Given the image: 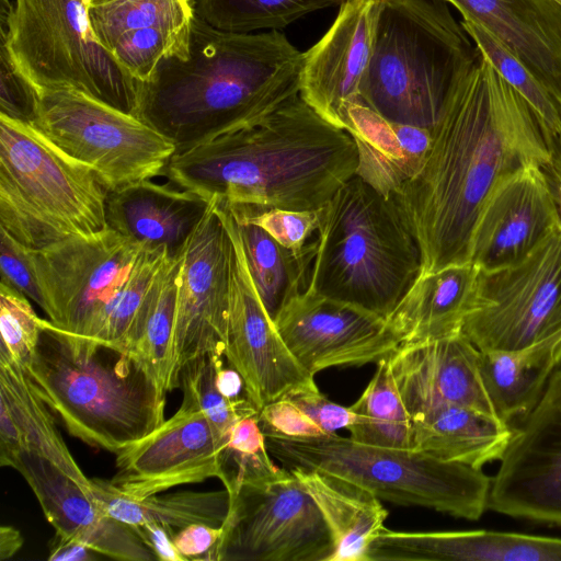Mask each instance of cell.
Listing matches in <instances>:
<instances>
[{
    "label": "cell",
    "instance_id": "obj_1",
    "mask_svg": "<svg viewBox=\"0 0 561 561\" xmlns=\"http://www.w3.org/2000/svg\"><path fill=\"white\" fill-rule=\"evenodd\" d=\"M549 161L536 114L480 53L432 129L421 169L391 195L419 242L420 276L470 262L474 227L495 187Z\"/></svg>",
    "mask_w": 561,
    "mask_h": 561
},
{
    "label": "cell",
    "instance_id": "obj_2",
    "mask_svg": "<svg viewBox=\"0 0 561 561\" xmlns=\"http://www.w3.org/2000/svg\"><path fill=\"white\" fill-rule=\"evenodd\" d=\"M357 147L297 94L262 117L175 151L163 175L230 206L319 210L353 176Z\"/></svg>",
    "mask_w": 561,
    "mask_h": 561
},
{
    "label": "cell",
    "instance_id": "obj_3",
    "mask_svg": "<svg viewBox=\"0 0 561 561\" xmlns=\"http://www.w3.org/2000/svg\"><path fill=\"white\" fill-rule=\"evenodd\" d=\"M302 58L279 31L227 32L196 14L188 56L163 59L140 82L136 116L183 150L299 94Z\"/></svg>",
    "mask_w": 561,
    "mask_h": 561
},
{
    "label": "cell",
    "instance_id": "obj_4",
    "mask_svg": "<svg viewBox=\"0 0 561 561\" xmlns=\"http://www.w3.org/2000/svg\"><path fill=\"white\" fill-rule=\"evenodd\" d=\"M41 325L24 368L70 435L118 454L165 420V394L131 355Z\"/></svg>",
    "mask_w": 561,
    "mask_h": 561
},
{
    "label": "cell",
    "instance_id": "obj_5",
    "mask_svg": "<svg viewBox=\"0 0 561 561\" xmlns=\"http://www.w3.org/2000/svg\"><path fill=\"white\" fill-rule=\"evenodd\" d=\"M308 287L388 319L419 278V242L392 197L358 176L320 209Z\"/></svg>",
    "mask_w": 561,
    "mask_h": 561
},
{
    "label": "cell",
    "instance_id": "obj_6",
    "mask_svg": "<svg viewBox=\"0 0 561 561\" xmlns=\"http://www.w3.org/2000/svg\"><path fill=\"white\" fill-rule=\"evenodd\" d=\"M479 56L445 0H382L359 96L391 122L432 130Z\"/></svg>",
    "mask_w": 561,
    "mask_h": 561
},
{
    "label": "cell",
    "instance_id": "obj_7",
    "mask_svg": "<svg viewBox=\"0 0 561 561\" xmlns=\"http://www.w3.org/2000/svg\"><path fill=\"white\" fill-rule=\"evenodd\" d=\"M263 433L271 456L287 469L328 472L362 485L380 500L468 520H478L488 510L492 478L482 469L413 448L365 444L337 433L314 437Z\"/></svg>",
    "mask_w": 561,
    "mask_h": 561
},
{
    "label": "cell",
    "instance_id": "obj_8",
    "mask_svg": "<svg viewBox=\"0 0 561 561\" xmlns=\"http://www.w3.org/2000/svg\"><path fill=\"white\" fill-rule=\"evenodd\" d=\"M108 190L31 125L0 115V229L28 249L107 228Z\"/></svg>",
    "mask_w": 561,
    "mask_h": 561
},
{
    "label": "cell",
    "instance_id": "obj_9",
    "mask_svg": "<svg viewBox=\"0 0 561 561\" xmlns=\"http://www.w3.org/2000/svg\"><path fill=\"white\" fill-rule=\"evenodd\" d=\"M0 30L38 91H78L136 116L140 82L99 43L82 0H1Z\"/></svg>",
    "mask_w": 561,
    "mask_h": 561
},
{
    "label": "cell",
    "instance_id": "obj_10",
    "mask_svg": "<svg viewBox=\"0 0 561 561\" xmlns=\"http://www.w3.org/2000/svg\"><path fill=\"white\" fill-rule=\"evenodd\" d=\"M108 191L163 175L172 140L137 116L73 90H42L30 124Z\"/></svg>",
    "mask_w": 561,
    "mask_h": 561
},
{
    "label": "cell",
    "instance_id": "obj_11",
    "mask_svg": "<svg viewBox=\"0 0 561 561\" xmlns=\"http://www.w3.org/2000/svg\"><path fill=\"white\" fill-rule=\"evenodd\" d=\"M461 332L481 352H520L561 336V226L520 262L479 270Z\"/></svg>",
    "mask_w": 561,
    "mask_h": 561
},
{
    "label": "cell",
    "instance_id": "obj_12",
    "mask_svg": "<svg viewBox=\"0 0 561 561\" xmlns=\"http://www.w3.org/2000/svg\"><path fill=\"white\" fill-rule=\"evenodd\" d=\"M145 245L107 227L39 249L25 247L49 322L65 334L92 340Z\"/></svg>",
    "mask_w": 561,
    "mask_h": 561
},
{
    "label": "cell",
    "instance_id": "obj_13",
    "mask_svg": "<svg viewBox=\"0 0 561 561\" xmlns=\"http://www.w3.org/2000/svg\"><path fill=\"white\" fill-rule=\"evenodd\" d=\"M230 500L216 561L331 560L327 523L289 469L242 484Z\"/></svg>",
    "mask_w": 561,
    "mask_h": 561
},
{
    "label": "cell",
    "instance_id": "obj_14",
    "mask_svg": "<svg viewBox=\"0 0 561 561\" xmlns=\"http://www.w3.org/2000/svg\"><path fill=\"white\" fill-rule=\"evenodd\" d=\"M214 199L231 238L224 356L243 378L248 397L260 412L314 379L291 355L260 298L232 210L225 202Z\"/></svg>",
    "mask_w": 561,
    "mask_h": 561
},
{
    "label": "cell",
    "instance_id": "obj_15",
    "mask_svg": "<svg viewBox=\"0 0 561 561\" xmlns=\"http://www.w3.org/2000/svg\"><path fill=\"white\" fill-rule=\"evenodd\" d=\"M488 508L561 527V367L535 409L512 428Z\"/></svg>",
    "mask_w": 561,
    "mask_h": 561
},
{
    "label": "cell",
    "instance_id": "obj_16",
    "mask_svg": "<svg viewBox=\"0 0 561 561\" xmlns=\"http://www.w3.org/2000/svg\"><path fill=\"white\" fill-rule=\"evenodd\" d=\"M231 238L211 198L180 251L173 350L175 374L205 355H224Z\"/></svg>",
    "mask_w": 561,
    "mask_h": 561
},
{
    "label": "cell",
    "instance_id": "obj_17",
    "mask_svg": "<svg viewBox=\"0 0 561 561\" xmlns=\"http://www.w3.org/2000/svg\"><path fill=\"white\" fill-rule=\"evenodd\" d=\"M274 323L291 355L313 377L332 367L378 364L401 345L382 317L310 287L289 299Z\"/></svg>",
    "mask_w": 561,
    "mask_h": 561
},
{
    "label": "cell",
    "instance_id": "obj_18",
    "mask_svg": "<svg viewBox=\"0 0 561 561\" xmlns=\"http://www.w3.org/2000/svg\"><path fill=\"white\" fill-rule=\"evenodd\" d=\"M226 437L192 403L156 430L116 454L111 483L128 496L144 499L170 489L220 479Z\"/></svg>",
    "mask_w": 561,
    "mask_h": 561
},
{
    "label": "cell",
    "instance_id": "obj_19",
    "mask_svg": "<svg viewBox=\"0 0 561 561\" xmlns=\"http://www.w3.org/2000/svg\"><path fill=\"white\" fill-rule=\"evenodd\" d=\"M559 226V207L542 168L526 167L488 198L473 230L470 262L481 271L514 265Z\"/></svg>",
    "mask_w": 561,
    "mask_h": 561
},
{
    "label": "cell",
    "instance_id": "obj_20",
    "mask_svg": "<svg viewBox=\"0 0 561 561\" xmlns=\"http://www.w3.org/2000/svg\"><path fill=\"white\" fill-rule=\"evenodd\" d=\"M195 0H105L88 7L104 49L138 82L167 58L188 56Z\"/></svg>",
    "mask_w": 561,
    "mask_h": 561
},
{
    "label": "cell",
    "instance_id": "obj_21",
    "mask_svg": "<svg viewBox=\"0 0 561 561\" xmlns=\"http://www.w3.org/2000/svg\"><path fill=\"white\" fill-rule=\"evenodd\" d=\"M381 1L346 0L324 35L304 53L299 95L336 127L342 128V106L360 94Z\"/></svg>",
    "mask_w": 561,
    "mask_h": 561
},
{
    "label": "cell",
    "instance_id": "obj_22",
    "mask_svg": "<svg viewBox=\"0 0 561 561\" xmlns=\"http://www.w3.org/2000/svg\"><path fill=\"white\" fill-rule=\"evenodd\" d=\"M11 468L26 480L56 535L113 559L156 560L129 526L108 515L88 491L47 459L23 449Z\"/></svg>",
    "mask_w": 561,
    "mask_h": 561
},
{
    "label": "cell",
    "instance_id": "obj_23",
    "mask_svg": "<svg viewBox=\"0 0 561 561\" xmlns=\"http://www.w3.org/2000/svg\"><path fill=\"white\" fill-rule=\"evenodd\" d=\"M479 356L480 351L461 331L401 344L389 364L411 417L443 403L495 415L482 382Z\"/></svg>",
    "mask_w": 561,
    "mask_h": 561
},
{
    "label": "cell",
    "instance_id": "obj_24",
    "mask_svg": "<svg viewBox=\"0 0 561 561\" xmlns=\"http://www.w3.org/2000/svg\"><path fill=\"white\" fill-rule=\"evenodd\" d=\"M484 27L551 93L561 108V4L557 0H445Z\"/></svg>",
    "mask_w": 561,
    "mask_h": 561
},
{
    "label": "cell",
    "instance_id": "obj_25",
    "mask_svg": "<svg viewBox=\"0 0 561 561\" xmlns=\"http://www.w3.org/2000/svg\"><path fill=\"white\" fill-rule=\"evenodd\" d=\"M561 561V538L493 530L383 528L368 561Z\"/></svg>",
    "mask_w": 561,
    "mask_h": 561
},
{
    "label": "cell",
    "instance_id": "obj_26",
    "mask_svg": "<svg viewBox=\"0 0 561 561\" xmlns=\"http://www.w3.org/2000/svg\"><path fill=\"white\" fill-rule=\"evenodd\" d=\"M208 199L195 192L151 180L108 191L105 205L107 227L150 247L180 252L203 218Z\"/></svg>",
    "mask_w": 561,
    "mask_h": 561
},
{
    "label": "cell",
    "instance_id": "obj_27",
    "mask_svg": "<svg viewBox=\"0 0 561 561\" xmlns=\"http://www.w3.org/2000/svg\"><path fill=\"white\" fill-rule=\"evenodd\" d=\"M340 119L357 147L356 176L388 197L416 174L431 148V129L391 122L360 96L342 106Z\"/></svg>",
    "mask_w": 561,
    "mask_h": 561
},
{
    "label": "cell",
    "instance_id": "obj_28",
    "mask_svg": "<svg viewBox=\"0 0 561 561\" xmlns=\"http://www.w3.org/2000/svg\"><path fill=\"white\" fill-rule=\"evenodd\" d=\"M511 436L510 424L469 407L435 404L412 416L411 448L474 469L501 460Z\"/></svg>",
    "mask_w": 561,
    "mask_h": 561
},
{
    "label": "cell",
    "instance_id": "obj_29",
    "mask_svg": "<svg viewBox=\"0 0 561 561\" xmlns=\"http://www.w3.org/2000/svg\"><path fill=\"white\" fill-rule=\"evenodd\" d=\"M478 274L479 268L468 262L419 276L387 319L401 344L460 332Z\"/></svg>",
    "mask_w": 561,
    "mask_h": 561
},
{
    "label": "cell",
    "instance_id": "obj_30",
    "mask_svg": "<svg viewBox=\"0 0 561 561\" xmlns=\"http://www.w3.org/2000/svg\"><path fill=\"white\" fill-rule=\"evenodd\" d=\"M312 496L333 541L330 561H368L373 541L385 528L387 510L374 493L316 469H289Z\"/></svg>",
    "mask_w": 561,
    "mask_h": 561
},
{
    "label": "cell",
    "instance_id": "obj_31",
    "mask_svg": "<svg viewBox=\"0 0 561 561\" xmlns=\"http://www.w3.org/2000/svg\"><path fill=\"white\" fill-rule=\"evenodd\" d=\"M561 365V336L520 352H481L479 368L495 415L511 425L540 401Z\"/></svg>",
    "mask_w": 561,
    "mask_h": 561
},
{
    "label": "cell",
    "instance_id": "obj_32",
    "mask_svg": "<svg viewBox=\"0 0 561 561\" xmlns=\"http://www.w3.org/2000/svg\"><path fill=\"white\" fill-rule=\"evenodd\" d=\"M89 493L108 515L130 528L147 522L170 526L175 530L193 524L221 527L231 505L227 489L157 493L136 499L119 491L110 480L99 478L91 479Z\"/></svg>",
    "mask_w": 561,
    "mask_h": 561
},
{
    "label": "cell",
    "instance_id": "obj_33",
    "mask_svg": "<svg viewBox=\"0 0 561 561\" xmlns=\"http://www.w3.org/2000/svg\"><path fill=\"white\" fill-rule=\"evenodd\" d=\"M0 400L4 401L23 436L25 449L54 463L85 491L89 479L64 442L53 414L25 368L0 353Z\"/></svg>",
    "mask_w": 561,
    "mask_h": 561
},
{
    "label": "cell",
    "instance_id": "obj_34",
    "mask_svg": "<svg viewBox=\"0 0 561 561\" xmlns=\"http://www.w3.org/2000/svg\"><path fill=\"white\" fill-rule=\"evenodd\" d=\"M180 252L175 255L169 254L141 309L136 333L128 350V354L165 396L179 387L173 350Z\"/></svg>",
    "mask_w": 561,
    "mask_h": 561
},
{
    "label": "cell",
    "instance_id": "obj_35",
    "mask_svg": "<svg viewBox=\"0 0 561 561\" xmlns=\"http://www.w3.org/2000/svg\"><path fill=\"white\" fill-rule=\"evenodd\" d=\"M236 219L252 279L274 321L285 304L308 287L317 241H310L302 253H296L261 227Z\"/></svg>",
    "mask_w": 561,
    "mask_h": 561
},
{
    "label": "cell",
    "instance_id": "obj_36",
    "mask_svg": "<svg viewBox=\"0 0 561 561\" xmlns=\"http://www.w3.org/2000/svg\"><path fill=\"white\" fill-rule=\"evenodd\" d=\"M350 409L353 420L347 430L354 440L411 448L412 417L393 379L389 358L377 364L373 378Z\"/></svg>",
    "mask_w": 561,
    "mask_h": 561
},
{
    "label": "cell",
    "instance_id": "obj_37",
    "mask_svg": "<svg viewBox=\"0 0 561 561\" xmlns=\"http://www.w3.org/2000/svg\"><path fill=\"white\" fill-rule=\"evenodd\" d=\"M346 0H195L197 14L211 26L234 33L280 30L318 10Z\"/></svg>",
    "mask_w": 561,
    "mask_h": 561
},
{
    "label": "cell",
    "instance_id": "obj_38",
    "mask_svg": "<svg viewBox=\"0 0 561 561\" xmlns=\"http://www.w3.org/2000/svg\"><path fill=\"white\" fill-rule=\"evenodd\" d=\"M169 254L165 247H144L128 279L107 307L96 334L88 341L127 353L141 309Z\"/></svg>",
    "mask_w": 561,
    "mask_h": 561
},
{
    "label": "cell",
    "instance_id": "obj_39",
    "mask_svg": "<svg viewBox=\"0 0 561 561\" xmlns=\"http://www.w3.org/2000/svg\"><path fill=\"white\" fill-rule=\"evenodd\" d=\"M460 23L479 51L529 104L549 146L561 131V108L554 98L528 68L484 27L467 20Z\"/></svg>",
    "mask_w": 561,
    "mask_h": 561
},
{
    "label": "cell",
    "instance_id": "obj_40",
    "mask_svg": "<svg viewBox=\"0 0 561 561\" xmlns=\"http://www.w3.org/2000/svg\"><path fill=\"white\" fill-rule=\"evenodd\" d=\"M224 355H205L186 364L180 373L179 387L183 399L199 409L228 437L231 427L241 419L257 416L254 404L244 399L231 401L216 387L217 363Z\"/></svg>",
    "mask_w": 561,
    "mask_h": 561
},
{
    "label": "cell",
    "instance_id": "obj_41",
    "mask_svg": "<svg viewBox=\"0 0 561 561\" xmlns=\"http://www.w3.org/2000/svg\"><path fill=\"white\" fill-rule=\"evenodd\" d=\"M41 332V318L30 299L0 282V353L25 367L36 350Z\"/></svg>",
    "mask_w": 561,
    "mask_h": 561
},
{
    "label": "cell",
    "instance_id": "obj_42",
    "mask_svg": "<svg viewBox=\"0 0 561 561\" xmlns=\"http://www.w3.org/2000/svg\"><path fill=\"white\" fill-rule=\"evenodd\" d=\"M227 204V203H226ZM234 216L264 229L285 248L302 253L320 222L319 210H288L256 206H230Z\"/></svg>",
    "mask_w": 561,
    "mask_h": 561
},
{
    "label": "cell",
    "instance_id": "obj_43",
    "mask_svg": "<svg viewBox=\"0 0 561 561\" xmlns=\"http://www.w3.org/2000/svg\"><path fill=\"white\" fill-rule=\"evenodd\" d=\"M0 115L31 124L37 113L39 91L19 68L7 43L0 47Z\"/></svg>",
    "mask_w": 561,
    "mask_h": 561
},
{
    "label": "cell",
    "instance_id": "obj_44",
    "mask_svg": "<svg viewBox=\"0 0 561 561\" xmlns=\"http://www.w3.org/2000/svg\"><path fill=\"white\" fill-rule=\"evenodd\" d=\"M287 399L310 417L324 435L337 433L351 425L353 414L350 407L331 401L320 392L316 382L291 390Z\"/></svg>",
    "mask_w": 561,
    "mask_h": 561
},
{
    "label": "cell",
    "instance_id": "obj_45",
    "mask_svg": "<svg viewBox=\"0 0 561 561\" xmlns=\"http://www.w3.org/2000/svg\"><path fill=\"white\" fill-rule=\"evenodd\" d=\"M0 270L1 282L11 285L42 308V296L25 247L3 229H0Z\"/></svg>",
    "mask_w": 561,
    "mask_h": 561
},
{
    "label": "cell",
    "instance_id": "obj_46",
    "mask_svg": "<svg viewBox=\"0 0 561 561\" xmlns=\"http://www.w3.org/2000/svg\"><path fill=\"white\" fill-rule=\"evenodd\" d=\"M262 431L289 437L324 435L321 428L299 408L285 398L265 405L257 414Z\"/></svg>",
    "mask_w": 561,
    "mask_h": 561
},
{
    "label": "cell",
    "instance_id": "obj_47",
    "mask_svg": "<svg viewBox=\"0 0 561 561\" xmlns=\"http://www.w3.org/2000/svg\"><path fill=\"white\" fill-rule=\"evenodd\" d=\"M222 534V526L193 524L175 531L173 541L187 560H215L216 549Z\"/></svg>",
    "mask_w": 561,
    "mask_h": 561
},
{
    "label": "cell",
    "instance_id": "obj_48",
    "mask_svg": "<svg viewBox=\"0 0 561 561\" xmlns=\"http://www.w3.org/2000/svg\"><path fill=\"white\" fill-rule=\"evenodd\" d=\"M131 529L153 553L156 560L187 561L173 541L174 528L154 522H147Z\"/></svg>",
    "mask_w": 561,
    "mask_h": 561
},
{
    "label": "cell",
    "instance_id": "obj_49",
    "mask_svg": "<svg viewBox=\"0 0 561 561\" xmlns=\"http://www.w3.org/2000/svg\"><path fill=\"white\" fill-rule=\"evenodd\" d=\"M23 449L25 445L21 431L5 402L0 400V465L11 467Z\"/></svg>",
    "mask_w": 561,
    "mask_h": 561
},
{
    "label": "cell",
    "instance_id": "obj_50",
    "mask_svg": "<svg viewBox=\"0 0 561 561\" xmlns=\"http://www.w3.org/2000/svg\"><path fill=\"white\" fill-rule=\"evenodd\" d=\"M215 382L219 392L231 401L249 399L243 378L230 365L226 367L222 357L217 363Z\"/></svg>",
    "mask_w": 561,
    "mask_h": 561
},
{
    "label": "cell",
    "instance_id": "obj_51",
    "mask_svg": "<svg viewBox=\"0 0 561 561\" xmlns=\"http://www.w3.org/2000/svg\"><path fill=\"white\" fill-rule=\"evenodd\" d=\"M93 553L96 552L78 540L66 539L58 535H55V538L49 545L48 560L90 561L95 558Z\"/></svg>",
    "mask_w": 561,
    "mask_h": 561
},
{
    "label": "cell",
    "instance_id": "obj_52",
    "mask_svg": "<svg viewBox=\"0 0 561 561\" xmlns=\"http://www.w3.org/2000/svg\"><path fill=\"white\" fill-rule=\"evenodd\" d=\"M548 147L550 161L542 170L550 184L561 216V131Z\"/></svg>",
    "mask_w": 561,
    "mask_h": 561
},
{
    "label": "cell",
    "instance_id": "obj_53",
    "mask_svg": "<svg viewBox=\"0 0 561 561\" xmlns=\"http://www.w3.org/2000/svg\"><path fill=\"white\" fill-rule=\"evenodd\" d=\"M23 546V538L20 531L3 525L0 527V560L13 557Z\"/></svg>",
    "mask_w": 561,
    "mask_h": 561
},
{
    "label": "cell",
    "instance_id": "obj_54",
    "mask_svg": "<svg viewBox=\"0 0 561 561\" xmlns=\"http://www.w3.org/2000/svg\"><path fill=\"white\" fill-rule=\"evenodd\" d=\"M82 1H83V3H84V4L87 5V8H88V7H90V5L96 4V3L102 2V1H105V0H82Z\"/></svg>",
    "mask_w": 561,
    "mask_h": 561
},
{
    "label": "cell",
    "instance_id": "obj_55",
    "mask_svg": "<svg viewBox=\"0 0 561 561\" xmlns=\"http://www.w3.org/2000/svg\"><path fill=\"white\" fill-rule=\"evenodd\" d=\"M561 4V0H557Z\"/></svg>",
    "mask_w": 561,
    "mask_h": 561
}]
</instances>
